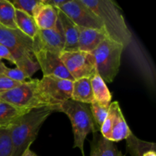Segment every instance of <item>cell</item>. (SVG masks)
I'll list each match as a JSON object with an SVG mask.
<instances>
[{"label": "cell", "mask_w": 156, "mask_h": 156, "mask_svg": "<svg viewBox=\"0 0 156 156\" xmlns=\"http://www.w3.org/2000/svg\"><path fill=\"white\" fill-rule=\"evenodd\" d=\"M102 21L108 37L121 44L123 50L129 49L137 64L140 56L144 55L134 47L138 44L134 42L132 32L128 28L120 8L112 0H81Z\"/></svg>", "instance_id": "obj_1"}, {"label": "cell", "mask_w": 156, "mask_h": 156, "mask_svg": "<svg viewBox=\"0 0 156 156\" xmlns=\"http://www.w3.org/2000/svg\"><path fill=\"white\" fill-rule=\"evenodd\" d=\"M57 111L56 107L35 108L15 120L9 127L12 156H21L36 140L41 126L49 116Z\"/></svg>", "instance_id": "obj_2"}, {"label": "cell", "mask_w": 156, "mask_h": 156, "mask_svg": "<svg viewBox=\"0 0 156 156\" xmlns=\"http://www.w3.org/2000/svg\"><path fill=\"white\" fill-rule=\"evenodd\" d=\"M0 44L9 49L16 68L24 72L29 79L40 69L34 53L33 39L21 30L0 25Z\"/></svg>", "instance_id": "obj_3"}, {"label": "cell", "mask_w": 156, "mask_h": 156, "mask_svg": "<svg viewBox=\"0 0 156 156\" xmlns=\"http://www.w3.org/2000/svg\"><path fill=\"white\" fill-rule=\"evenodd\" d=\"M57 111L68 116L73 126L74 148H79L84 155V143L88 134L98 132L91 115L90 105L76 101L72 99L62 102L58 106Z\"/></svg>", "instance_id": "obj_4"}, {"label": "cell", "mask_w": 156, "mask_h": 156, "mask_svg": "<svg viewBox=\"0 0 156 156\" xmlns=\"http://www.w3.org/2000/svg\"><path fill=\"white\" fill-rule=\"evenodd\" d=\"M123 52V46L108 37L91 52L95 62L96 73L105 83H111L118 74Z\"/></svg>", "instance_id": "obj_5"}, {"label": "cell", "mask_w": 156, "mask_h": 156, "mask_svg": "<svg viewBox=\"0 0 156 156\" xmlns=\"http://www.w3.org/2000/svg\"><path fill=\"white\" fill-rule=\"evenodd\" d=\"M38 84L37 79L27 81L10 91L0 94V101L27 111L52 107L41 93Z\"/></svg>", "instance_id": "obj_6"}, {"label": "cell", "mask_w": 156, "mask_h": 156, "mask_svg": "<svg viewBox=\"0 0 156 156\" xmlns=\"http://www.w3.org/2000/svg\"><path fill=\"white\" fill-rule=\"evenodd\" d=\"M59 57L74 80L91 78L96 73L95 62L91 53L79 50L63 51L59 54Z\"/></svg>", "instance_id": "obj_7"}, {"label": "cell", "mask_w": 156, "mask_h": 156, "mask_svg": "<svg viewBox=\"0 0 156 156\" xmlns=\"http://www.w3.org/2000/svg\"><path fill=\"white\" fill-rule=\"evenodd\" d=\"M73 81L56 76H43L39 79V90L52 107L58 108L62 102L71 99Z\"/></svg>", "instance_id": "obj_8"}, {"label": "cell", "mask_w": 156, "mask_h": 156, "mask_svg": "<svg viewBox=\"0 0 156 156\" xmlns=\"http://www.w3.org/2000/svg\"><path fill=\"white\" fill-rule=\"evenodd\" d=\"M58 10L65 14L78 27L105 30L101 20L81 0H68Z\"/></svg>", "instance_id": "obj_9"}, {"label": "cell", "mask_w": 156, "mask_h": 156, "mask_svg": "<svg viewBox=\"0 0 156 156\" xmlns=\"http://www.w3.org/2000/svg\"><path fill=\"white\" fill-rule=\"evenodd\" d=\"M34 53L44 76H53L73 82L74 81L61 60L59 54L44 49H37L34 50Z\"/></svg>", "instance_id": "obj_10"}, {"label": "cell", "mask_w": 156, "mask_h": 156, "mask_svg": "<svg viewBox=\"0 0 156 156\" xmlns=\"http://www.w3.org/2000/svg\"><path fill=\"white\" fill-rule=\"evenodd\" d=\"M33 46L34 50L44 49L59 55L63 52L65 38L59 19L53 28L38 30L37 34L33 39Z\"/></svg>", "instance_id": "obj_11"}, {"label": "cell", "mask_w": 156, "mask_h": 156, "mask_svg": "<svg viewBox=\"0 0 156 156\" xmlns=\"http://www.w3.org/2000/svg\"><path fill=\"white\" fill-rule=\"evenodd\" d=\"M107 37L105 30L79 27V50L91 53Z\"/></svg>", "instance_id": "obj_12"}, {"label": "cell", "mask_w": 156, "mask_h": 156, "mask_svg": "<svg viewBox=\"0 0 156 156\" xmlns=\"http://www.w3.org/2000/svg\"><path fill=\"white\" fill-rule=\"evenodd\" d=\"M33 18L39 30H47L55 27L58 21V9L41 2L35 8Z\"/></svg>", "instance_id": "obj_13"}, {"label": "cell", "mask_w": 156, "mask_h": 156, "mask_svg": "<svg viewBox=\"0 0 156 156\" xmlns=\"http://www.w3.org/2000/svg\"><path fill=\"white\" fill-rule=\"evenodd\" d=\"M58 19L62 26L65 38L63 51H75L79 50V27L66 15L58 10Z\"/></svg>", "instance_id": "obj_14"}, {"label": "cell", "mask_w": 156, "mask_h": 156, "mask_svg": "<svg viewBox=\"0 0 156 156\" xmlns=\"http://www.w3.org/2000/svg\"><path fill=\"white\" fill-rule=\"evenodd\" d=\"M90 146V156H125L121 151L118 150L114 142L105 139L98 132L93 133Z\"/></svg>", "instance_id": "obj_15"}, {"label": "cell", "mask_w": 156, "mask_h": 156, "mask_svg": "<svg viewBox=\"0 0 156 156\" xmlns=\"http://www.w3.org/2000/svg\"><path fill=\"white\" fill-rule=\"evenodd\" d=\"M71 99L88 105H91L94 102L91 78H82L73 81Z\"/></svg>", "instance_id": "obj_16"}, {"label": "cell", "mask_w": 156, "mask_h": 156, "mask_svg": "<svg viewBox=\"0 0 156 156\" xmlns=\"http://www.w3.org/2000/svg\"><path fill=\"white\" fill-rule=\"evenodd\" d=\"M91 84L94 101L103 107H109L112 95L105 81L97 73L91 77Z\"/></svg>", "instance_id": "obj_17"}, {"label": "cell", "mask_w": 156, "mask_h": 156, "mask_svg": "<svg viewBox=\"0 0 156 156\" xmlns=\"http://www.w3.org/2000/svg\"><path fill=\"white\" fill-rule=\"evenodd\" d=\"M30 111L16 108L4 101H0V129L9 128L18 117Z\"/></svg>", "instance_id": "obj_18"}, {"label": "cell", "mask_w": 156, "mask_h": 156, "mask_svg": "<svg viewBox=\"0 0 156 156\" xmlns=\"http://www.w3.org/2000/svg\"><path fill=\"white\" fill-rule=\"evenodd\" d=\"M131 133H132V131L129 129L120 107L116 113L115 119H114V124L111 129L110 141L116 143V142L126 140Z\"/></svg>", "instance_id": "obj_19"}, {"label": "cell", "mask_w": 156, "mask_h": 156, "mask_svg": "<svg viewBox=\"0 0 156 156\" xmlns=\"http://www.w3.org/2000/svg\"><path fill=\"white\" fill-rule=\"evenodd\" d=\"M15 22L17 29L34 39L38 31V27L32 16L22 11L15 9Z\"/></svg>", "instance_id": "obj_20"}, {"label": "cell", "mask_w": 156, "mask_h": 156, "mask_svg": "<svg viewBox=\"0 0 156 156\" xmlns=\"http://www.w3.org/2000/svg\"><path fill=\"white\" fill-rule=\"evenodd\" d=\"M126 140V152L130 156H143L148 151L155 150V143L140 140L133 133Z\"/></svg>", "instance_id": "obj_21"}, {"label": "cell", "mask_w": 156, "mask_h": 156, "mask_svg": "<svg viewBox=\"0 0 156 156\" xmlns=\"http://www.w3.org/2000/svg\"><path fill=\"white\" fill-rule=\"evenodd\" d=\"M15 18V9L11 2L0 0V25L6 28L17 29Z\"/></svg>", "instance_id": "obj_22"}, {"label": "cell", "mask_w": 156, "mask_h": 156, "mask_svg": "<svg viewBox=\"0 0 156 156\" xmlns=\"http://www.w3.org/2000/svg\"><path fill=\"white\" fill-rule=\"evenodd\" d=\"M119 108H120V105H119L118 102H111L109 107V110H108V115H107L106 118H105V121H104L103 124L101 127L100 131H99L102 136L108 140H110V138H111V129H112L114 119H115L116 113H117V109Z\"/></svg>", "instance_id": "obj_23"}, {"label": "cell", "mask_w": 156, "mask_h": 156, "mask_svg": "<svg viewBox=\"0 0 156 156\" xmlns=\"http://www.w3.org/2000/svg\"><path fill=\"white\" fill-rule=\"evenodd\" d=\"M109 107H103L95 101L90 105L91 115H92L93 120H94V125L98 131H100L101 127L108 115Z\"/></svg>", "instance_id": "obj_24"}, {"label": "cell", "mask_w": 156, "mask_h": 156, "mask_svg": "<svg viewBox=\"0 0 156 156\" xmlns=\"http://www.w3.org/2000/svg\"><path fill=\"white\" fill-rule=\"evenodd\" d=\"M12 146L9 128L0 129V156H12Z\"/></svg>", "instance_id": "obj_25"}, {"label": "cell", "mask_w": 156, "mask_h": 156, "mask_svg": "<svg viewBox=\"0 0 156 156\" xmlns=\"http://www.w3.org/2000/svg\"><path fill=\"white\" fill-rule=\"evenodd\" d=\"M10 2L15 9L26 12L32 16L35 8L41 2V0H14Z\"/></svg>", "instance_id": "obj_26"}, {"label": "cell", "mask_w": 156, "mask_h": 156, "mask_svg": "<svg viewBox=\"0 0 156 156\" xmlns=\"http://www.w3.org/2000/svg\"><path fill=\"white\" fill-rule=\"evenodd\" d=\"M3 74L7 76V77L10 78L12 80L21 82V83H24V82H27L26 79H29L24 72L21 71V69L18 68L9 69L7 67L4 71V73H3Z\"/></svg>", "instance_id": "obj_27"}, {"label": "cell", "mask_w": 156, "mask_h": 156, "mask_svg": "<svg viewBox=\"0 0 156 156\" xmlns=\"http://www.w3.org/2000/svg\"><path fill=\"white\" fill-rule=\"evenodd\" d=\"M22 83L21 82L12 80L10 78L5 76L4 74H0V94L10 91V90L19 86Z\"/></svg>", "instance_id": "obj_28"}, {"label": "cell", "mask_w": 156, "mask_h": 156, "mask_svg": "<svg viewBox=\"0 0 156 156\" xmlns=\"http://www.w3.org/2000/svg\"><path fill=\"white\" fill-rule=\"evenodd\" d=\"M3 59L9 61L12 64H15V60H14L9 49L5 47V46L0 44V61H2V59Z\"/></svg>", "instance_id": "obj_29"}, {"label": "cell", "mask_w": 156, "mask_h": 156, "mask_svg": "<svg viewBox=\"0 0 156 156\" xmlns=\"http://www.w3.org/2000/svg\"><path fill=\"white\" fill-rule=\"evenodd\" d=\"M68 0H41V2L44 5H47L55 8V9H59Z\"/></svg>", "instance_id": "obj_30"}, {"label": "cell", "mask_w": 156, "mask_h": 156, "mask_svg": "<svg viewBox=\"0 0 156 156\" xmlns=\"http://www.w3.org/2000/svg\"><path fill=\"white\" fill-rule=\"evenodd\" d=\"M21 156H38V155H37L35 152H34L33 151L30 150V149H28L22 154V155Z\"/></svg>", "instance_id": "obj_31"}, {"label": "cell", "mask_w": 156, "mask_h": 156, "mask_svg": "<svg viewBox=\"0 0 156 156\" xmlns=\"http://www.w3.org/2000/svg\"><path fill=\"white\" fill-rule=\"evenodd\" d=\"M143 156H156L155 150H149L148 152H145Z\"/></svg>", "instance_id": "obj_32"}, {"label": "cell", "mask_w": 156, "mask_h": 156, "mask_svg": "<svg viewBox=\"0 0 156 156\" xmlns=\"http://www.w3.org/2000/svg\"><path fill=\"white\" fill-rule=\"evenodd\" d=\"M6 68H7L6 66L2 61H0V74H3V73H4Z\"/></svg>", "instance_id": "obj_33"}, {"label": "cell", "mask_w": 156, "mask_h": 156, "mask_svg": "<svg viewBox=\"0 0 156 156\" xmlns=\"http://www.w3.org/2000/svg\"></svg>", "instance_id": "obj_34"}]
</instances>
